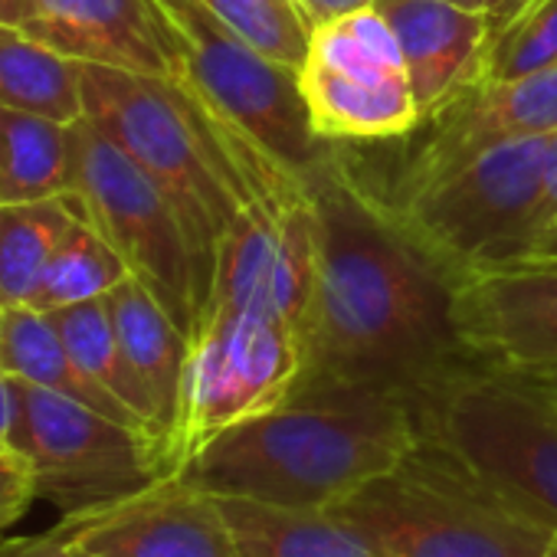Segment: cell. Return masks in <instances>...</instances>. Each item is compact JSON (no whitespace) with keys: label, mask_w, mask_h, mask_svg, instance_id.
I'll return each instance as SVG.
<instances>
[{"label":"cell","mask_w":557,"mask_h":557,"mask_svg":"<svg viewBox=\"0 0 557 557\" xmlns=\"http://www.w3.org/2000/svg\"><path fill=\"white\" fill-rule=\"evenodd\" d=\"M315 289L302 322L309 384H368L417 400L462 361L449 272L332 154L312 177Z\"/></svg>","instance_id":"obj_1"},{"label":"cell","mask_w":557,"mask_h":557,"mask_svg":"<svg viewBox=\"0 0 557 557\" xmlns=\"http://www.w3.org/2000/svg\"><path fill=\"white\" fill-rule=\"evenodd\" d=\"M423 440L417 404L368 384H309L213 436L181 475L210 495L335 508Z\"/></svg>","instance_id":"obj_2"},{"label":"cell","mask_w":557,"mask_h":557,"mask_svg":"<svg viewBox=\"0 0 557 557\" xmlns=\"http://www.w3.org/2000/svg\"><path fill=\"white\" fill-rule=\"evenodd\" d=\"M335 511L381 557H541L554 537L426 433Z\"/></svg>","instance_id":"obj_3"},{"label":"cell","mask_w":557,"mask_h":557,"mask_svg":"<svg viewBox=\"0 0 557 557\" xmlns=\"http://www.w3.org/2000/svg\"><path fill=\"white\" fill-rule=\"evenodd\" d=\"M426 436L462 456L515 508L557 534V391L456 361L417 400Z\"/></svg>","instance_id":"obj_4"},{"label":"cell","mask_w":557,"mask_h":557,"mask_svg":"<svg viewBox=\"0 0 557 557\" xmlns=\"http://www.w3.org/2000/svg\"><path fill=\"white\" fill-rule=\"evenodd\" d=\"M79 79L83 115L171 200L190 243L200 299L207 302L216 249L243 210L239 197L216 168L207 141L168 79L96 63H79Z\"/></svg>","instance_id":"obj_5"},{"label":"cell","mask_w":557,"mask_h":557,"mask_svg":"<svg viewBox=\"0 0 557 557\" xmlns=\"http://www.w3.org/2000/svg\"><path fill=\"white\" fill-rule=\"evenodd\" d=\"M547 145L550 135L488 145L436 174L400 184L387 207L449 275L531 252Z\"/></svg>","instance_id":"obj_6"},{"label":"cell","mask_w":557,"mask_h":557,"mask_svg":"<svg viewBox=\"0 0 557 557\" xmlns=\"http://www.w3.org/2000/svg\"><path fill=\"white\" fill-rule=\"evenodd\" d=\"M177 423L164 472H181L213 436L286 404L306 371L302 335L262 312L207 306L187 338Z\"/></svg>","instance_id":"obj_7"},{"label":"cell","mask_w":557,"mask_h":557,"mask_svg":"<svg viewBox=\"0 0 557 557\" xmlns=\"http://www.w3.org/2000/svg\"><path fill=\"white\" fill-rule=\"evenodd\" d=\"M73 181L83 216L122 256L128 272L190 338L203 309L187 233L161 187L86 115L70 128Z\"/></svg>","instance_id":"obj_8"},{"label":"cell","mask_w":557,"mask_h":557,"mask_svg":"<svg viewBox=\"0 0 557 557\" xmlns=\"http://www.w3.org/2000/svg\"><path fill=\"white\" fill-rule=\"evenodd\" d=\"M17 384L21 407L8 446L30 462L37 498L60 515L102 511L168 475L145 433L21 377Z\"/></svg>","instance_id":"obj_9"},{"label":"cell","mask_w":557,"mask_h":557,"mask_svg":"<svg viewBox=\"0 0 557 557\" xmlns=\"http://www.w3.org/2000/svg\"><path fill=\"white\" fill-rule=\"evenodd\" d=\"M299 89L329 145L387 141L420 125L404 53L374 8L312 30Z\"/></svg>","instance_id":"obj_10"},{"label":"cell","mask_w":557,"mask_h":557,"mask_svg":"<svg viewBox=\"0 0 557 557\" xmlns=\"http://www.w3.org/2000/svg\"><path fill=\"white\" fill-rule=\"evenodd\" d=\"M453 283V332L466 361L557 381V252H518L466 265Z\"/></svg>","instance_id":"obj_11"},{"label":"cell","mask_w":557,"mask_h":557,"mask_svg":"<svg viewBox=\"0 0 557 557\" xmlns=\"http://www.w3.org/2000/svg\"><path fill=\"white\" fill-rule=\"evenodd\" d=\"M315 289V210L312 200L275 216L246 203L216 249L207 306L252 309L293 325L302 322Z\"/></svg>","instance_id":"obj_12"},{"label":"cell","mask_w":557,"mask_h":557,"mask_svg":"<svg viewBox=\"0 0 557 557\" xmlns=\"http://www.w3.org/2000/svg\"><path fill=\"white\" fill-rule=\"evenodd\" d=\"M79 550L86 557H236L216 495L181 472L83 515Z\"/></svg>","instance_id":"obj_13"},{"label":"cell","mask_w":557,"mask_h":557,"mask_svg":"<svg viewBox=\"0 0 557 557\" xmlns=\"http://www.w3.org/2000/svg\"><path fill=\"white\" fill-rule=\"evenodd\" d=\"M433 138L407 164L400 184L436 174L488 145L557 132V63L505 83H475L446 102Z\"/></svg>","instance_id":"obj_14"},{"label":"cell","mask_w":557,"mask_h":557,"mask_svg":"<svg viewBox=\"0 0 557 557\" xmlns=\"http://www.w3.org/2000/svg\"><path fill=\"white\" fill-rule=\"evenodd\" d=\"M407 63L420 122L482 79L485 17L453 0H374Z\"/></svg>","instance_id":"obj_15"},{"label":"cell","mask_w":557,"mask_h":557,"mask_svg":"<svg viewBox=\"0 0 557 557\" xmlns=\"http://www.w3.org/2000/svg\"><path fill=\"white\" fill-rule=\"evenodd\" d=\"M24 30L76 63L171 79V60L145 0H37Z\"/></svg>","instance_id":"obj_16"},{"label":"cell","mask_w":557,"mask_h":557,"mask_svg":"<svg viewBox=\"0 0 557 557\" xmlns=\"http://www.w3.org/2000/svg\"><path fill=\"white\" fill-rule=\"evenodd\" d=\"M106 306L119 332L122 351L151 397L154 420L161 430V462H164V446L171 440V430L181 410L190 342L135 275H128L125 283H119L106 296Z\"/></svg>","instance_id":"obj_17"},{"label":"cell","mask_w":557,"mask_h":557,"mask_svg":"<svg viewBox=\"0 0 557 557\" xmlns=\"http://www.w3.org/2000/svg\"><path fill=\"white\" fill-rule=\"evenodd\" d=\"M236 557H381L335 508H289L216 495Z\"/></svg>","instance_id":"obj_18"},{"label":"cell","mask_w":557,"mask_h":557,"mask_svg":"<svg viewBox=\"0 0 557 557\" xmlns=\"http://www.w3.org/2000/svg\"><path fill=\"white\" fill-rule=\"evenodd\" d=\"M0 368L8 374L37 384L44 391L63 394L70 400H79L138 433H145L151 440V433L145 430V423L125 410L112 394H106L66 351L60 332L53 329L47 312H37L30 306H14L4 309V338H0ZM158 446V443H154Z\"/></svg>","instance_id":"obj_19"},{"label":"cell","mask_w":557,"mask_h":557,"mask_svg":"<svg viewBox=\"0 0 557 557\" xmlns=\"http://www.w3.org/2000/svg\"><path fill=\"white\" fill-rule=\"evenodd\" d=\"M0 109L44 115L63 125L79 122V63L34 40L24 27L0 24Z\"/></svg>","instance_id":"obj_20"},{"label":"cell","mask_w":557,"mask_h":557,"mask_svg":"<svg viewBox=\"0 0 557 557\" xmlns=\"http://www.w3.org/2000/svg\"><path fill=\"white\" fill-rule=\"evenodd\" d=\"M63 122L0 109V203L70 194L73 141Z\"/></svg>","instance_id":"obj_21"},{"label":"cell","mask_w":557,"mask_h":557,"mask_svg":"<svg viewBox=\"0 0 557 557\" xmlns=\"http://www.w3.org/2000/svg\"><path fill=\"white\" fill-rule=\"evenodd\" d=\"M83 216L73 194L0 203V309L30 306L63 233Z\"/></svg>","instance_id":"obj_22"},{"label":"cell","mask_w":557,"mask_h":557,"mask_svg":"<svg viewBox=\"0 0 557 557\" xmlns=\"http://www.w3.org/2000/svg\"><path fill=\"white\" fill-rule=\"evenodd\" d=\"M47 315H50L53 329L60 332V338H63L66 351L73 355V361L106 394H112L125 410H132L145 423V430L151 433V440L158 443V453H161V430H158V420H154L151 397L141 387L138 374L132 371V364H128V358L122 351V342H119V332L112 325L106 296L89 299V302H76V306L57 309V312H47Z\"/></svg>","instance_id":"obj_23"},{"label":"cell","mask_w":557,"mask_h":557,"mask_svg":"<svg viewBox=\"0 0 557 557\" xmlns=\"http://www.w3.org/2000/svg\"><path fill=\"white\" fill-rule=\"evenodd\" d=\"M128 275L132 272L122 262V256L96 233V226L86 216H79L57 243L30 309L57 312L76 302L102 299L119 283H125Z\"/></svg>","instance_id":"obj_24"},{"label":"cell","mask_w":557,"mask_h":557,"mask_svg":"<svg viewBox=\"0 0 557 557\" xmlns=\"http://www.w3.org/2000/svg\"><path fill=\"white\" fill-rule=\"evenodd\" d=\"M200 4L265 60L293 73L302 70L312 27L296 8V0H200Z\"/></svg>","instance_id":"obj_25"},{"label":"cell","mask_w":557,"mask_h":557,"mask_svg":"<svg viewBox=\"0 0 557 557\" xmlns=\"http://www.w3.org/2000/svg\"><path fill=\"white\" fill-rule=\"evenodd\" d=\"M557 63V0H531V4L488 44L482 79L505 83Z\"/></svg>","instance_id":"obj_26"},{"label":"cell","mask_w":557,"mask_h":557,"mask_svg":"<svg viewBox=\"0 0 557 557\" xmlns=\"http://www.w3.org/2000/svg\"><path fill=\"white\" fill-rule=\"evenodd\" d=\"M34 502H37V485H34L30 462L17 449L0 446V534L11 524H17Z\"/></svg>","instance_id":"obj_27"},{"label":"cell","mask_w":557,"mask_h":557,"mask_svg":"<svg viewBox=\"0 0 557 557\" xmlns=\"http://www.w3.org/2000/svg\"><path fill=\"white\" fill-rule=\"evenodd\" d=\"M79 528H83V515L73 518L63 515L53 528L40 534L17 537V541L0 537V557H86L79 550Z\"/></svg>","instance_id":"obj_28"},{"label":"cell","mask_w":557,"mask_h":557,"mask_svg":"<svg viewBox=\"0 0 557 557\" xmlns=\"http://www.w3.org/2000/svg\"><path fill=\"white\" fill-rule=\"evenodd\" d=\"M534 252H557V132L547 145V164H544V194L534 216Z\"/></svg>","instance_id":"obj_29"},{"label":"cell","mask_w":557,"mask_h":557,"mask_svg":"<svg viewBox=\"0 0 557 557\" xmlns=\"http://www.w3.org/2000/svg\"><path fill=\"white\" fill-rule=\"evenodd\" d=\"M296 8L302 11V17L309 21L312 30L332 24V21H342L348 14H358V11H368L374 8V0H296Z\"/></svg>","instance_id":"obj_30"},{"label":"cell","mask_w":557,"mask_h":557,"mask_svg":"<svg viewBox=\"0 0 557 557\" xmlns=\"http://www.w3.org/2000/svg\"><path fill=\"white\" fill-rule=\"evenodd\" d=\"M17 407H21V384L14 374L0 368V443L8 446L14 423H17Z\"/></svg>","instance_id":"obj_31"},{"label":"cell","mask_w":557,"mask_h":557,"mask_svg":"<svg viewBox=\"0 0 557 557\" xmlns=\"http://www.w3.org/2000/svg\"><path fill=\"white\" fill-rule=\"evenodd\" d=\"M531 4V0H485V8H482V17H485V30H488V44ZM485 44V50H488Z\"/></svg>","instance_id":"obj_32"},{"label":"cell","mask_w":557,"mask_h":557,"mask_svg":"<svg viewBox=\"0 0 557 557\" xmlns=\"http://www.w3.org/2000/svg\"><path fill=\"white\" fill-rule=\"evenodd\" d=\"M37 14V0H0V24L24 27Z\"/></svg>","instance_id":"obj_33"},{"label":"cell","mask_w":557,"mask_h":557,"mask_svg":"<svg viewBox=\"0 0 557 557\" xmlns=\"http://www.w3.org/2000/svg\"><path fill=\"white\" fill-rule=\"evenodd\" d=\"M453 4L469 8V11H482V8H485V0H453Z\"/></svg>","instance_id":"obj_34"},{"label":"cell","mask_w":557,"mask_h":557,"mask_svg":"<svg viewBox=\"0 0 557 557\" xmlns=\"http://www.w3.org/2000/svg\"><path fill=\"white\" fill-rule=\"evenodd\" d=\"M541 557H557V534L550 537V544H547V550H544Z\"/></svg>","instance_id":"obj_35"},{"label":"cell","mask_w":557,"mask_h":557,"mask_svg":"<svg viewBox=\"0 0 557 557\" xmlns=\"http://www.w3.org/2000/svg\"><path fill=\"white\" fill-rule=\"evenodd\" d=\"M0 338H4V309H0Z\"/></svg>","instance_id":"obj_36"},{"label":"cell","mask_w":557,"mask_h":557,"mask_svg":"<svg viewBox=\"0 0 557 557\" xmlns=\"http://www.w3.org/2000/svg\"><path fill=\"white\" fill-rule=\"evenodd\" d=\"M547 384H550V387H554V391H557V381H547Z\"/></svg>","instance_id":"obj_37"},{"label":"cell","mask_w":557,"mask_h":557,"mask_svg":"<svg viewBox=\"0 0 557 557\" xmlns=\"http://www.w3.org/2000/svg\"><path fill=\"white\" fill-rule=\"evenodd\" d=\"M0 446H4V443H0Z\"/></svg>","instance_id":"obj_38"}]
</instances>
